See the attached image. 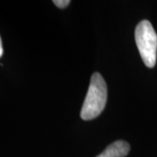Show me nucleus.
Instances as JSON below:
<instances>
[{"label": "nucleus", "mask_w": 157, "mask_h": 157, "mask_svg": "<svg viewBox=\"0 0 157 157\" xmlns=\"http://www.w3.org/2000/svg\"><path fill=\"white\" fill-rule=\"evenodd\" d=\"M130 146L125 140H117L110 144L97 157H124L129 153Z\"/></svg>", "instance_id": "obj_3"}, {"label": "nucleus", "mask_w": 157, "mask_h": 157, "mask_svg": "<svg viewBox=\"0 0 157 157\" xmlns=\"http://www.w3.org/2000/svg\"><path fill=\"white\" fill-rule=\"evenodd\" d=\"M3 55V46H2V40L0 38V58Z\"/></svg>", "instance_id": "obj_5"}, {"label": "nucleus", "mask_w": 157, "mask_h": 157, "mask_svg": "<svg viewBox=\"0 0 157 157\" xmlns=\"http://www.w3.org/2000/svg\"><path fill=\"white\" fill-rule=\"evenodd\" d=\"M53 3L57 7H59L60 9H64L67 6H68V5L70 4V1L69 0H54Z\"/></svg>", "instance_id": "obj_4"}, {"label": "nucleus", "mask_w": 157, "mask_h": 157, "mask_svg": "<svg viewBox=\"0 0 157 157\" xmlns=\"http://www.w3.org/2000/svg\"><path fill=\"white\" fill-rule=\"evenodd\" d=\"M107 99V84L101 73H94L91 77L87 94L81 108V118L90 121L98 117L105 108Z\"/></svg>", "instance_id": "obj_1"}, {"label": "nucleus", "mask_w": 157, "mask_h": 157, "mask_svg": "<svg viewBox=\"0 0 157 157\" xmlns=\"http://www.w3.org/2000/svg\"><path fill=\"white\" fill-rule=\"evenodd\" d=\"M135 42L140 55L147 67H154L156 63L157 34L148 20L140 21L135 29Z\"/></svg>", "instance_id": "obj_2"}]
</instances>
